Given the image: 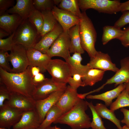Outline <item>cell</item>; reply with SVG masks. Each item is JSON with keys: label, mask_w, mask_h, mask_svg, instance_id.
<instances>
[{"label": "cell", "mask_w": 129, "mask_h": 129, "mask_svg": "<svg viewBox=\"0 0 129 129\" xmlns=\"http://www.w3.org/2000/svg\"><path fill=\"white\" fill-rule=\"evenodd\" d=\"M33 1L35 9L41 12L46 10L51 11L55 5L53 0H33Z\"/></svg>", "instance_id": "cell-34"}, {"label": "cell", "mask_w": 129, "mask_h": 129, "mask_svg": "<svg viewBox=\"0 0 129 129\" xmlns=\"http://www.w3.org/2000/svg\"><path fill=\"white\" fill-rule=\"evenodd\" d=\"M15 32L6 39H0V50L8 51L11 50L14 44L13 39Z\"/></svg>", "instance_id": "cell-35"}, {"label": "cell", "mask_w": 129, "mask_h": 129, "mask_svg": "<svg viewBox=\"0 0 129 129\" xmlns=\"http://www.w3.org/2000/svg\"><path fill=\"white\" fill-rule=\"evenodd\" d=\"M123 32V30L114 26H105L103 28L102 39V44L105 45L114 39L119 40L122 36Z\"/></svg>", "instance_id": "cell-26"}, {"label": "cell", "mask_w": 129, "mask_h": 129, "mask_svg": "<svg viewBox=\"0 0 129 129\" xmlns=\"http://www.w3.org/2000/svg\"><path fill=\"white\" fill-rule=\"evenodd\" d=\"M81 54L75 53L65 60L68 65L72 76L75 74H79L82 77L91 69L87 64L84 65L81 64L82 58Z\"/></svg>", "instance_id": "cell-22"}, {"label": "cell", "mask_w": 129, "mask_h": 129, "mask_svg": "<svg viewBox=\"0 0 129 129\" xmlns=\"http://www.w3.org/2000/svg\"><path fill=\"white\" fill-rule=\"evenodd\" d=\"M29 66L30 72L33 77L39 73H41V69L39 67L37 66Z\"/></svg>", "instance_id": "cell-44"}, {"label": "cell", "mask_w": 129, "mask_h": 129, "mask_svg": "<svg viewBox=\"0 0 129 129\" xmlns=\"http://www.w3.org/2000/svg\"><path fill=\"white\" fill-rule=\"evenodd\" d=\"M87 64L91 69H96L105 71L110 70L116 72L119 69L112 62L107 53L97 51L94 57L91 58Z\"/></svg>", "instance_id": "cell-15"}, {"label": "cell", "mask_w": 129, "mask_h": 129, "mask_svg": "<svg viewBox=\"0 0 129 129\" xmlns=\"http://www.w3.org/2000/svg\"><path fill=\"white\" fill-rule=\"evenodd\" d=\"M69 79L68 83L72 88L75 90L80 86H85L82 79V76L79 74H75Z\"/></svg>", "instance_id": "cell-37"}, {"label": "cell", "mask_w": 129, "mask_h": 129, "mask_svg": "<svg viewBox=\"0 0 129 129\" xmlns=\"http://www.w3.org/2000/svg\"><path fill=\"white\" fill-rule=\"evenodd\" d=\"M127 11H129V0L121 3L120 6V11L122 12Z\"/></svg>", "instance_id": "cell-45"}, {"label": "cell", "mask_w": 129, "mask_h": 129, "mask_svg": "<svg viewBox=\"0 0 129 129\" xmlns=\"http://www.w3.org/2000/svg\"><path fill=\"white\" fill-rule=\"evenodd\" d=\"M28 19L36 28L38 34L40 35L43 26V20L41 12L35 9Z\"/></svg>", "instance_id": "cell-32"}, {"label": "cell", "mask_w": 129, "mask_h": 129, "mask_svg": "<svg viewBox=\"0 0 129 129\" xmlns=\"http://www.w3.org/2000/svg\"><path fill=\"white\" fill-rule=\"evenodd\" d=\"M79 18V33L81 46L90 58L93 57L97 51L95 47L97 37L96 30L86 11L81 12Z\"/></svg>", "instance_id": "cell-3"}, {"label": "cell", "mask_w": 129, "mask_h": 129, "mask_svg": "<svg viewBox=\"0 0 129 129\" xmlns=\"http://www.w3.org/2000/svg\"><path fill=\"white\" fill-rule=\"evenodd\" d=\"M121 68L112 77L108 79L102 86L94 90L97 92L103 88L106 85L114 83L115 86L125 83L129 80V57H125L120 61Z\"/></svg>", "instance_id": "cell-14"}, {"label": "cell", "mask_w": 129, "mask_h": 129, "mask_svg": "<svg viewBox=\"0 0 129 129\" xmlns=\"http://www.w3.org/2000/svg\"><path fill=\"white\" fill-rule=\"evenodd\" d=\"M77 90L72 88L69 85L55 104L62 111L63 114L71 109L81 99L78 96Z\"/></svg>", "instance_id": "cell-16"}, {"label": "cell", "mask_w": 129, "mask_h": 129, "mask_svg": "<svg viewBox=\"0 0 129 129\" xmlns=\"http://www.w3.org/2000/svg\"><path fill=\"white\" fill-rule=\"evenodd\" d=\"M125 89L129 95V80L126 83H124Z\"/></svg>", "instance_id": "cell-47"}, {"label": "cell", "mask_w": 129, "mask_h": 129, "mask_svg": "<svg viewBox=\"0 0 129 129\" xmlns=\"http://www.w3.org/2000/svg\"><path fill=\"white\" fill-rule=\"evenodd\" d=\"M80 9L83 11L87 9H94L99 13L116 14L120 11L121 2L118 0H78Z\"/></svg>", "instance_id": "cell-5"}, {"label": "cell", "mask_w": 129, "mask_h": 129, "mask_svg": "<svg viewBox=\"0 0 129 129\" xmlns=\"http://www.w3.org/2000/svg\"><path fill=\"white\" fill-rule=\"evenodd\" d=\"M27 49L20 44H14L9 56V62L12 66L11 72H22L29 66Z\"/></svg>", "instance_id": "cell-7"}, {"label": "cell", "mask_w": 129, "mask_h": 129, "mask_svg": "<svg viewBox=\"0 0 129 129\" xmlns=\"http://www.w3.org/2000/svg\"><path fill=\"white\" fill-rule=\"evenodd\" d=\"M45 69L53 80L58 83L66 84L72 77L67 63L61 59H51Z\"/></svg>", "instance_id": "cell-6"}, {"label": "cell", "mask_w": 129, "mask_h": 129, "mask_svg": "<svg viewBox=\"0 0 129 129\" xmlns=\"http://www.w3.org/2000/svg\"><path fill=\"white\" fill-rule=\"evenodd\" d=\"M61 0H53L54 4L55 5H58L60 3Z\"/></svg>", "instance_id": "cell-49"}, {"label": "cell", "mask_w": 129, "mask_h": 129, "mask_svg": "<svg viewBox=\"0 0 129 129\" xmlns=\"http://www.w3.org/2000/svg\"><path fill=\"white\" fill-rule=\"evenodd\" d=\"M129 106V95L124 89L110 106V109L114 111L120 108Z\"/></svg>", "instance_id": "cell-31"}, {"label": "cell", "mask_w": 129, "mask_h": 129, "mask_svg": "<svg viewBox=\"0 0 129 129\" xmlns=\"http://www.w3.org/2000/svg\"><path fill=\"white\" fill-rule=\"evenodd\" d=\"M39 37L36 28L27 19L23 20L18 27L13 40L14 44H20L28 48L33 47Z\"/></svg>", "instance_id": "cell-4"}, {"label": "cell", "mask_w": 129, "mask_h": 129, "mask_svg": "<svg viewBox=\"0 0 129 129\" xmlns=\"http://www.w3.org/2000/svg\"><path fill=\"white\" fill-rule=\"evenodd\" d=\"M10 34L6 31L0 28V39H2L3 38L8 36Z\"/></svg>", "instance_id": "cell-46"}, {"label": "cell", "mask_w": 129, "mask_h": 129, "mask_svg": "<svg viewBox=\"0 0 129 129\" xmlns=\"http://www.w3.org/2000/svg\"><path fill=\"white\" fill-rule=\"evenodd\" d=\"M58 5V8L69 11L79 17L81 15L78 0H62Z\"/></svg>", "instance_id": "cell-30"}, {"label": "cell", "mask_w": 129, "mask_h": 129, "mask_svg": "<svg viewBox=\"0 0 129 129\" xmlns=\"http://www.w3.org/2000/svg\"><path fill=\"white\" fill-rule=\"evenodd\" d=\"M122 12V15L115 23L114 25L120 28L129 24V11H125Z\"/></svg>", "instance_id": "cell-39"}, {"label": "cell", "mask_w": 129, "mask_h": 129, "mask_svg": "<svg viewBox=\"0 0 129 129\" xmlns=\"http://www.w3.org/2000/svg\"><path fill=\"white\" fill-rule=\"evenodd\" d=\"M46 78L42 73H40L33 77V81L35 85L42 82Z\"/></svg>", "instance_id": "cell-43"}, {"label": "cell", "mask_w": 129, "mask_h": 129, "mask_svg": "<svg viewBox=\"0 0 129 129\" xmlns=\"http://www.w3.org/2000/svg\"><path fill=\"white\" fill-rule=\"evenodd\" d=\"M105 71L96 69H91L84 76L82 77L85 86H92L101 81Z\"/></svg>", "instance_id": "cell-27"}, {"label": "cell", "mask_w": 129, "mask_h": 129, "mask_svg": "<svg viewBox=\"0 0 129 129\" xmlns=\"http://www.w3.org/2000/svg\"><path fill=\"white\" fill-rule=\"evenodd\" d=\"M124 83L121 84L115 88L101 94L94 95H88L86 98L90 99H97L103 101L107 107L110 106L112 101L117 98L119 95L125 89Z\"/></svg>", "instance_id": "cell-23"}, {"label": "cell", "mask_w": 129, "mask_h": 129, "mask_svg": "<svg viewBox=\"0 0 129 129\" xmlns=\"http://www.w3.org/2000/svg\"><path fill=\"white\" fill-rule=\"evenodd\" d=\"M23 20L17 14L5 13L0 16V27L11 35L16 31Z\"/></svg>", "instance_id": "cell-21"}, {"label": "cell", "mask_w": 129, "mask_h": 129, "mask_svg": "<svg viewBox=\"0 0 129 129\" xmlns=\"http://www.w3.org/2000/svg\"><path fill=\"white\" fill-rule=\"evenodd\" d=\"M63 114L61 110L54 105L47 112L44 120L38 128L43 129L50 126L52 123H54Z\"/></svg>", "instance_id": "cell-29"}, {"label": "cell", "mask_w": 129, "mask_h": 129, "mask_svg": "<svg viewBox=\"0 0 129 129\" xmlns=\"http://www.w3.org/2000/svg\"><path fill=\"white\" fill-rule=\"evenodd\" d=\"M14 3L13 0H0V15L5 13L10 7H13Z\"/></svg>", "instance_id": "cell-40"}, {"label": "cell", "mask_w": 129, "mask_h": 129, "mask_svg": "<svg viewBox=\"0 0 129 129\" xmlns=\"http://www.w3.org/2000/svg\"><path fill=\"white\" fill-rule=\"evenodd\" d=\"M24 112L4 104L0 108V128L13 127L19 121Z\"/></svg>", "instance_id": "cell-10"}, {"label": "cell", "mask_w": 129, "mask_h": 129, "mask_svg": "<svg viewBox=\"0 0 129 129\" xmlns=\"http://www.w3.org/2000/svg\"><path fill=\"white\" fill-rule=\"evenodd\" d=\"M4 104L25 112L35 109V101L32 97L17 93H11L10 98L5 101Z\"/></svg>", "instance_id": "cell-13"}, {"label": "cell", "mask_w": 129, "mask_h": 129, "mask_svg": "<svg viewBox=\"0 0 129 129\" xmlns=\"http://www.w3.org/2000/svg\"><path fill=\"white\" fill-rule=\"evenodd\" d=\"M0 129H11L10 128H0Z\"/></svg>", "instance_id": "cell-51"}, {"label": "cell", "mask_w": 129, "mask_h": 129, "mask_svg": "<svg viewBox=\"0 0 129 129\" xmlns=\"http://www.w3.org/2000/svg\"><path fill=\"white\" fill-rule=\"evenodd\" d=\"M88 106L87 101L81 99L70 110L63 114L54 124H66L72 129L91 127V118L86 113Z\"/></svg>", "instance_id": "cell-2"}, {"label": "cell", "mask_w": 129, "mask_h": 129, "mask_svg": "<svg viewBox=\"0 0 129 129\" xmlns=\"http://www.w3.org/2000/svg\"><path fill=\"white\" fill-rule=\"evenodd\" d=\"M27 53L29 66L39 67L41 69V73L46 71V66L51 59L47 54L43 53L33 48H27Z\"/></svg>", "instance_id": "cell-19"}, {"label": "cell", "mask_w": 129, "mask_h": 129, "mask_svg": "<svg viewBox=\"0 0 129 129\" xmlns=\"http://www.w3.org/2000/svg\"><path fill=\"white\" fill-rule=\"evenodd\" d=\"M95 108L101 117L111 121L116 125L118 129H122L121 121L116 117L114 111L108 109L105 105L101 103H97Z\"/></svg>", "instance_id": "cell-25"}, {"label": "cell", "mask_w": 129, "mask_h": 129, "mask_svg": "<svg viewBox=\"0 0 129 129\" xmlns=\"http://www.w3.org/2000/svg\"><path fill=\"white\" fill-rule=\"evenodd\" d=\"M70 39V53H77L82 54L84 53L81 45L79 33V24L76 25L68 31Z\"/></svg>", "instance_id": "cell-24"}, {"label": "cell", "mask_w": 129, "mask_h": 129, "mask_svg": "<svg viewBox=\"0 0 129 129\" xmlns=\"http://www.w3.org/2000/svg\"><path fill=\"white\" fill-rule=\"evenodd\" d=\"M41 123L35 109L24 112L19 121L13 126L14 129H36Z\"/></svg>", "instance_id": "cell-18"}, {"label": "cell", "mask_w": 129, "mask_h": 129, "mask_svg": "<svg viewBox=\"0 0 129 129\" xmlns=\"http://www.w3.org/2000/svg\"><path fill=\"white\" fill-rule=\"evenodd\" d=\"M67 32H63L60 34L47 51L46 54L51 58L58 56L65 60L70 56V39Z\"/></svg>", "instance_id": "cell-8"}, {"label": "cell", "mask_w": 129, "mask_h": 129, "mask_svg": "<svg viewBox=\"0 0 129 129\" xmlns=\"http://www.w3.org/2000/svg\"><path fill=\"white\" fill-rule=\"evenodd\" d=\"M122 129H129V128L126 125H125L122 127Z\"/></svg>", "instance_id": "cell-50"}, {"label": "cell", "mask_w": 129, "mask_h": 129, "mask_svg": "<svg viewBox=\"0 0 129 129\" xmlns=\"http://www.w3.org/2000/svg\"><path fill=\"white\" fill-rule=\"evenodd\" d=\"M36 129H40L38 128ZM43 129H61L60 128L57 127L56 126H50Z\"/></svg>", "instance_id": "cell-48"}, {"label": "cell", "mask_w": 129, "mask_h": 129, "mask_svg": "<svg viewBox=\"0 0 129 129\" xmlns=\"http://www.w3.org/2000/svg\"><path fill=\"white\" fill-rule=\"evenodd\" d=\"M9 54L7 51L0 50V67L7 72H11L12 69L9 62Z\"/></svg>", "instance_id": "cell-36"}, {"label": "cell", "mask_w": 129, "mask_h": 129, "mask_svg": "<svg viewBox=\"0 0 129 129\" xmlns=\"http://www.w3.org/2000/svg\"><path fill=\"white\" fill-rule=\"evenodd\" d=\"M66 89L55 91L44 99L35 101V109L38 113L41 124L44 120L47 112L56 104Z\"/></svg>", "instance_id": "cell-11"}, {"label": "cell", "mask_w": 129, "mask_h": 129, "mask_svg": "<svg viewBox=\"0 0 129 129\" xmlns=\"http://www.w3.org/2000/svg\"><path fill=\"white\" fill-rule=\"evenodd\" d=\"M36 90L32 96L35 101L44 99L54 92L66 88V84L59 83L51 78H46L42 82L35 84Z\"/></svg>", "instance_id": "cell-9"}, {"label": "cell", "mask_w": 129, "mask_h": 129, "mask_svg": "<svg viewBox=\"0 0 129 129\" xmlns=\"http://www.w3.org/2000/svg\"><path fill=\"white\" fill-rule=\"evenodd\" d=\"M41 12L43 20V27L40 34L42 37L53 29L58 22L51 10L44 11Z\"/></svg>", "instance_id": "cell-28"}, {"label": "cell", "mask_w": 129, "mask_h": 129, "mask_svg": "<svg viewBox=\"0 0 129 129\" xmlns=\"http://www.w3.org/2000/svg\"><path fill=\"white\" fill-rule=\"evenodd\" d=\"M16 4L6 11L8 14H17L23 20L27 19L35 9L32 0H16Z\"/></svg>", "instance_id": "cell-20"}, {"label": "cell", "mask_w": 129, "mask_h": 129, "mask_svg": "<svg viewBox=\"0 0 129 129\" xmlns=\"http://www.w3.org/2000/svg\"><path fill=\"white\" fill-rule=\"evenodd\" d=\"M0 82L11 93L28 97L32 98L36 90L29 66L25 71L19 73L9 72L0 67Z\"/></svg>", "instance_id": "cell-1"}, {"label": "cell", "mask_w": 129, "mask_h": 129, "mask_svg": "<svg viewBox=\"0 0 129 129\" xmlns=\"http://www.w3.org/2000/svg\"><path fill=\"white\" fill-rule=\"evenodd\" d=\"M120 110L124 115V118L121 122L122 123L125 124L129 128V110L122 108L120 109Z\"/></svg>", "instance_id": "cell-42"}, {"label": "cell", "mask_w": 129, "mask_h": 129, "mask_svg": "<svg viewBox=\"0 0 129 129\" xmlns=\"http://www.w3.org/2000/svg\"><path fill=\"white\" fill-rule=\"evenodd\" d=\"M123 31V34L119 40L124 47H129V26Z\"/></svg>", "instance_id": "cell-41"}, {"label": "cell", "mask_w": 129, "mask_h": 129, "mask_svg": "<svg viewBox=\"0 0 129 129\" xmlns=\"http://www.w3.org/2000/svg\"><path fill=\"white\" fill-rule=\"evenodd\" d=\"M52 13L64 32H67L71 27L80 23L79 18L73 13L61 9L55 5L51 10Z\"/></svg>", "instance_id": "cell-12"}, {"label": "cell", "mask_w": 129, "mask_h": 129, "mask_svg": "<svg viewBox=\"0 0 129 129\" xmlns=\"http://www.w3.org/2000/svg\"><path fill=\"white\" fill-rule=\"evenodd\" d=\"M11 94L5 86L0 82V108L4 106L5 100L9 99Z\"/></svg>", "instance_id": "cell-38"}, {"label": "cell", "mask_w": 129, "mask_h": 129, "mask_svg": "<svg viewBox=\"0 0 129 129\" xmlns=\"http://www.w3.org/2000/svg\"><path fill=\"white\" fill-rule=\"evenodd\" d=\"M87 102L88 107L91 110L92 116L91 127L92 129H107L104 126L101 117L97 113L95 109V106L92 102H89L87 101Z\"/></svg>", "instance_id": "cell-33"}, {"label": "cell", "mask_w": 129, "mask_h": 129, "mask_svg": "<svg viewBox=\"0 0 129 129\" xmlns=\"http://www.w3.org/2000/svg\"><path fill=\"white\" fill-rule=\"evenodd\" d=\"M63 32L62 28L58 23L51 31L42 37L33 48L43 53L46 54L54 41Z\"/></svg>", "instance_id": "cell-17"}]
</instances>
